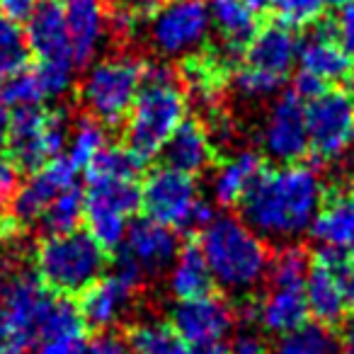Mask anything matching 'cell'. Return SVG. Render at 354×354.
Returning a JSON list of instances; mask_svg holds the SVG:
<instances>
[{
    "label": "cell",
    "instance_id": "cell-1",
    "mask_svg": "<svg viewBox=\"0 0 354 354\" xmlns=\"http://www.w3.org/2000/svg\"><path fill=\"white\" fill-rule=\"evenodd\" d=\"M323 202L320 172L304 162H289L262 170L241 202V212L257 236L289 241L310 231Z\"/></svg>",
    "mask_w": 354,
    "mask_h": 354
},
{
    "label": "cell",
    "instance_id": "cell-2",
    "mask_svg": "<svg viewBox=\"0 0 354 354\" xmlns=\"http://www.w3.org/2000/svg\"><path fill=\"white\" fill-rule=\"evenodd\" d=\"M187 119V95L167 64H143V83L127 117V146L143 162L162 153Z\"/></svg>",
    "mask_w": 354,
    "mask_h": 354
},
{
    "label": "cell",
    "instance_id": "cell-3",
    "mask_svg": "<svg viewBox=\"0 0 354 354\" xmlns=\"http://www.w3.org/2000/svg\"><path fill=\"white\" fill-rule=\"evenodd\" d=\"M199 248L204 252L214 284L233 294L255 289L270 270V250L262 236H257L243 218L214 216L199 231Z\"/></svg>",
    "mask_w": 354,
    "mask_h": 354
},
{
    "label": "cell",
    "instance_id": "cell-4",
    "mask_svg": "<svg viewBox=\"0 0 354 354\" xmlns=\"http://www.w3.org/2000/svg\"><path fill=\"white\" fill-rule=\"evenodd\" d=\"M35 270L41 284L54 294H83L107 270V250L90 233L46 236L37 245Z\"/></svg>",
    "mask_w": 354,
    "mask_h": 354
},
{
    "label": "cell",
    "instance_id": "cell-5",
    "mask_svg": "<svg viewBox=\"0 0 354 354\" xmlns=\"http://www.w3.org/2000/svg\"><path fill=\"white\" fill-rule=\"evenodd\" d=\"M54 296L37 272L0 262V339L15 347H35Z\"/></svg>",
    "mask_w": 354,
    "mask_h": 354
},
{
    "label": "cell",
    "instance_id": "cell-6",
    "mask_svg": "<svg viewBox=\"0 0 354 354\" xmlns=\"http://www.w3.org/2000/svg\"><path fill=\"white\" fill-rule=\"evenodd\" d=\"M141 209L148 218L177 233L202 231L214 218L207 199L199 194L194 177L175 167H156L141 185Z\"/></svg>",
    "mask_w": 354,
    "mask_h": 354
},
{
    "label": "cell",
    "instance_id": "cell-7",
    "mask_svg": "<svg viewBox=\"0 0 354 354\" xmlns=\"http://www.w3.org/2000/svg\"><path fill=\"white\" fill-rule=\"evenodd\" d=\"M143 83V64L133 56H112L90 66L80 102L104 127H119L127 122L136 95Z\"/></svg>",
    "mask_w": 354,
    "mask_h": 354
},
{
    "label": "cell",
    "instance_id": "cell-8",
    "mask_svg": "<svg viewBox=\"0 0 354 354\" xmlns=\"http://www.w3.org/2000/svg\"><path fill=\"white\" fill-rule=\"evenodd\" d=\"M68 119L64 112L32 107L12 112L8 127V153L15 167L22 170H39L54 158L64 156L68 146Z\"/></svg>",
    "mask_w": 354,
    "mask_h": 354
},
{
    "label": "cell",
    "instance_id": "cell-9",
    "mask_svg": "<svg viewBox=\"0 0 354 354\" xmlns=\"http://www.w3.org/2000/svg\"><path fill=\"white\" fill-rule=\"evenodd\" d=\"M141 209V185L129 180H88L85 189V226L104 248L117 250L131 226V216Z\"/></svg>",
    "mask_w": 354,
    "mask_h": 354
},
{
    "label": "cell",
    "instance_id": "cell-10",
    "mask_svg": "<svg viewBox=\"0 0 354 354\" xmlns=\"http://www.w3.org/2000/svg\"><path fill=\"white\" fill-rule=\"evenodd\" d=\"M212 32L209 0H165L148 17V39L165 59L192 56Z\"/></svg>",
    "mask_w": 354,
    "mask_h": 354
},
{
    "label": "cell",
    "instance_id": "cell-11",
    "mask_svg": "<svg viewBox=\"0 0 354 354\" xmlns=\"http://www.w3.org/2000/svg\"><path fill=\"white\" fill-rule=\"evenodd\" d=\"M308 151L318 160L335 162L354 146V90L328 88L306 102Z\"/></svg>",
    "mask_w": 354,
    "mask_h": 354
},
{
    "label": "cell",
    "instance_id": "cell-12",
    "mask_svg": "<svg viewBox=\"0 0 354 354\" xmlns=\"http://www.w3.org/2000/svg\"><path fill=\"white\" fill-rule=\"evenodd\" d=\"M141 267L122 255L117 257L112 272L102 274L90 289L80 294V313L85 318V325L97 330H107L114 323H119L127 308L131 306L133 294H136L138 284H141Z\"/></svg>",
    "mask_w": 354,
    "mask_h": 354
},
{
    "label": "cell",
    "instance_id": "cell-13",
    "mask_svg": "<svg viewBox=\"0 0 354 354\" xmlns=\"http://www.w3.org/2000/svg\"><path fill=\"white\" fill-rule=\"evenodd\" d=\"M260 143L265 156L289 165L299 162L308 153V127H306V102L289 93H281L272 102L262 124Z\"/></svg>",
    "mask_w": 354,
    "mask_h": 354
},
{
    "label": "cell",
    "instance_id": "cell-14",
    "mask_svg": "<svg viewBox=\"0 0 354 354\" xmlns=\"http://www.w3.org/2000/svg\"><path fill=\"white\" fill-rule=\"evenodd\" d=\"M75 177H78V167L68 160L66 153L32 172L30 180L17 187L15 197L10 202L12 218L17 221V226H30V223L39 221L49 209V204L64 189L73 187Z\"/></svg>",
    "mask_w": 354,
    "mask_h": 354
},
{
    "label": "cell",
    "instance_id": "cell-15",
    "mask_svg": "<svg viewBox=\"0 0 354 354\" xmlns=\"http://www.w3.org/2000/svg\"><path fill=\"white\" fill-rule=\"evenodd\" d=\"M170 325L185 344L216 342L236 325V308L221 296H199V299L177 301L170 310Z\"/></svg>",
    "mask_w": 354,
    "mask_h": 354
},
{
    "label": "cell",
    "instance_id": "cell-16",
    "mask_svg": "<svg viewBox=\"0 0 354 354\" xmlns=\"http://www.w3.org/2000/svg\"><path fill=\"white\" fill-rule=\"evenodd\" d=\"M122 248L124 255L131 257L143 274H156L172 265L180 250V233L146 216L129 226Z\"/></svg>",
    "mask_w": 354,
    "mask_h": 354
},
{
    "label": "cell",
    "instance_id": "cell-17",
    "mask_svg": "<svg viewBox=\"0 0 354 354\" xmlns=\"http://www.w3.org/2000/svg\"><path fill=\"white\" fill-rule=\"evenodd\" d=\"M61 8H64L75 66L93 64L109 32L107 3L104 0H64Z\"/></svg>",
    "mask_w": 354,
    "mask_h": 354
},
{
    "label": "cell",
    "instance_id": "cell-18",
    "mask_svg": "<svg viewBox=\"0 0 354 354\" xmlns=\"http://www.w3.org/2000/svg\"><path fill=\"white\" fill-rule=\"evenodd\" d=\"M299 46L301 39L296 32L284 22H272L257 30L252 41L245 49V66L257 68L267 75L284 80L289 78L291 68L299 61Z\"/></svg>",
    "mask_w": 354,
    "mask_h": 354
},
{
    "label": "cell",
    "instance_id": "cell-19",
    "mask_svg": "<svg viewBox=\"0 0 354 354\" xmlns=\"http://www.w3.org/2000/svg\"><path fill=\"white\" fill-rule=\"evenodd\" d=\"M25 39L30 54L37 56L39 64H73L68 30H66L64 8L56 3H44L37 8L35 15L27 20Z\"/></svg>",
    "mask_w": 354,
    "mask_h": 354
},
{
    "label": "cell",
    "instance_id": "cell-20",
    "mask_svg": "<svg viewBox=\"0 0 354 354\" xmlns=\"http://www.w3.org/2000/svg\"><path fill=\"white\" fill-rule=\"evenodd\" d=\"M209 15H212V30H216L221 41L218 54L228 64H233L245 54L248 44L260 30L257 12L245 0H209Z\"/></svg>",
    "mask_w": 354,
    "mask_h": 354
},
{
    "label": "cell",
    "instance_id": "cell-21",
    "mask_svg": "<svg viewBox=\"0 0 354 354\" xmlns=\"http://www.w3.org/2000/svg\"><path fill=\"white\" fill-rule=\"evenodd\" d=\"M299 66H301L299 71L315 75L325 85L349 78V73H352V59L339 46V41L335 39V32L330 22H325L323 27L318 25L301 41Z\"/></svg>",
    "mask_w": 354,
    "mask_h": 354
},
{
    "label": "cell",
    "instance_id": "cell-22",
    "mask_svg": "<svg viewBox=\"0 0 354 354\" xmlns=\"http://www.w3.org/2000/svg\"><path fill=\"white\" fill-rule=\"evenodd\" d=\"M265 170V160L255 151H238L218 165L212 180V194L218 207H238Z\"/></svg>",
    "mask_w": 354,
    "mask_h": 354
},
{
    "label": "cell",
    "instance_id": "cell-23",
    "mask_svg": "<svg viewBox=\"0 0 354 354\" xmlns=\"http://www.w3.org/2000/svg\"><path fill=\"white\" fill-rule=\"evenodd\" d=\"M162 153H165L167 167H175V170L187 172L192 177L209 170V165L216 158V151H214L212 141H209L207 129L199 122H192V119H185L177 127V131L165 143Z\"/></svg>",
    "mask_w": 354,
    "mask_h": 354
},
{
    "label": "cell",
    "instance_id": "cell-24",
    "mask_svg": "<svg viewBox=\"0 0 354 354\" xmlns=\"http://www.w3.org/2000/svg\"><path fill=\"white\" fill-rule=\"evenodd\" d=\"M308 304L304 286H272V291L257 304V323L265 333L289 335L308 323Z\"/></svg>",
    "mask_w": 354,
    "mask_h": 354
},
{
    "label": "cell",
    "instance_id": "cell-25",
    "mask_svg": "<svg viewBox=\"0 0 354 354\" xmlns=\"http://www.w3.org/2000/svg\"><path fill=\"white\" fill-rule=\"evenodd\" d=\"M310 236L320 248H337L347 250L354 245V192H339L333 194L328 202H323Z\"/></svg>",
    "mask_w": 354,
    "mask_h": 354
},
{
    "label": "cell",
    "instance_id": "cell-26",
    "mask_svg": "<svg viewBox=\"0 0 354 354\" xmlns=\"http://www.w3.org/2000/svg\"><path fill=\"white\" fill-rule=\"evenodd\" d=\"M170 291L177 301L199 299V296L212 294L214 277L209 270L204 252L199 245H180L175 260L170 265V277H167Z\"/></svg>",
    "mask_w": 354,
    "mask_h": 354
},
{
    "label": "cell",
    "instance_id": "cell-27",
    "mask_svg": "<svg viewBox=\"0 0 354 354\" xmlns=\"http://www.w3.org/2000/svg\"><path fill=\"white\" fill-rule=\"evenodd\" d=\"M304 294H306V304H308V313L320 325L333 328V325H337L344 318V313H349L333 274L315 260L310 262V272L304 284Z\"/></svg>",
    "mask_w": 354,
    "mask_h": 354
},
{
    "label": "cell",
    "instance_id": "cell-28",
    "mask_svg": "<svg viewBox=\"0 0 354 354\" xmlns=\"http://www.w3.org/2000/svg\"><path fill=\"white\" fill-rule=\"evenodd\" d=\"M127 344L131 354H187V344L172 330L170 323L141 320L127 333Z\"/></svg>",
    "mask_w": 354,
    "mask_h": 354
},
{
    "label": "cell",
    "instance_id": "cell-29",
    "mask_svg": "<svg viewBox=\"0 0 354 354\" xmlns=\"http://www.w3.org/2000/svg\"><path fill=\"white\" fill-rule=\"evenodd\" d=\"M270 354H342L339 337L320 323H306L277 339Z\"/></svg>",
    "mask_w": 354,
    "mask_h": 354
},
{
    "label": "cell",
    "instance_id": "cell-30",
    "mask_svg": "<svg viewBox=\"0 0 354 354\" xmlns=\"http://www.w3.org/2000/svg\"><path fill=\"white\" fill-rule=\"evenodd\" d=\"M146 162L129 146H107L88 167L85 180H129L136 183Z\"/></svg>",
    "mask_w": 354,
    "mask_h": 354
},
{
    "label": "cell",
    "instance_id": "cell-31",
    "mask_svg": "<svg viewBox=\"0 0 354 354\" xmlns=\"http://www.w3.org/2000/svg\"><path fill=\"white\" fill-rule=\"evenodd\" d=\"M83 216H85V192L78 185H73V187L64 189L49 204V209L39 218V223L49 236H61V233L78 231Z\"/></svg>",
    "mask_w": 354,
    "mask_h": 354
},
{
    "label": "cell",
    "instance_id": "cell-32",
    "mask_svg": "<svg viewBox=\"0 0 354 354\" xmlns=\"http://www.w3.org/2000/svg\"><path fill=\"white\" fill-rule=\"evenodd\" d=\"M107 146L109 143H107L104 124H100L95 117H80L68 136V146H66L68 151H66V156H68V160L78 170H85Z\"/></svg>",
    "mask_w": 354,
    "mask_h": 354
},
{
    "label": "cell",
    "instance_id": "cell-33",
    "mask_svg": "<svg viewBox=\"0 0 354 354\" xmlns=\"http://www.w3.org/2000/svg\"><path fill=\"white\" fill-rule=\"evenodd\" d=\"M30 46L17 22L0 12V83L27 68Z\"/></svg>",
    "mask_w": 354,
    "mask_h": 354
},
{
    "label": "cell",
    "instance_id": "cell-34",
    "mask_svg": "<svg viewBox=\"0 0 354 354\" xmlns=\"http://www.w3.org/2000/svg\"><path fill=\"white\" fill-rule=\"evenodd\" d=\"M310 272V257L301 245H286L270 260L272 286H304Z\"/></svg>",
    "mask_w": 354,
    "mask_h": 354
},
{
    "label": "cell",
    "instance_id": "cell-35",
    "mask_svg": "<svg viewBox=\"0 0 354 354\" xmlns=\"http://www.w3.org/2000/svg\"><path fill=\"white\" fill-rule=\"evenodd\" d=\"M0 97H3L10 112H20V109L39 107L46 100V95L35 71L25 68L12 78H8L6 83H0Z\"/></svg>",
    "mask_w": 354,
    "mask_h": 354
},
{
    "label": "cell",
    "instance_id": "cell-36",
    "mask_svg": "<svg viewBox=\"0 0 354 354\" xmlns=\"http://www.w3.org/2000/svg\"><path fill=\"white\" fill-rule=\"evenodd\" d=\"M315 262L333 274L335 284H337L339 294L344 299V306H347L349 313H354V265L347 252L337 250V248H320Z\"/></svg>",
    "mask_w": 354,
    "mask_h": 354
},
{
    "label": "cell",
    "instance_id": "cell-37",
    "mask_svg": "<svg viewBox=\"0 0 354 354\" xmlns=\"http://www.w3.org/2000/svg\"><path fill=\"white\" fill-rule=\"evenodd\" d=\"M233 88L238 90V95H243L245 100H265L277 95L281 88H284V80L274 78V75H267L257 68H250V66H238L233 71Z\"/></svg>",
    "mask_w": 354,
    "mask_h": 354
},
{
    "label": "cell",
    "instance_id": "cell-38",
    "mask_svg": "<svg viewBox=\"0 0 354 354\" xmlns=\"http://www.w3.org/2000/svg\"><path fill=\"white\" fill-rule=\"evenodd\" d=\"M277 15L289 27H308L323 17L325 8H330V0H274Z\"/></svg>",
    "mask_w": 354,
    "mask_h": 354
},
{
    "label": "cell",
    "instance_id": "cell-39",
    "mask_svg": "<svg viewBox=\"0 0 354 354\" xmlns=\"http://www.w3.org/2000/svg\"><path fill=\"white\" fill-rule=\"evenodd\" d=\"M73 64H39L35 68L46 97H61L73 85Z\"/></svg>",
    "mask_w": 354,
    "mask_h": 354
},
{
    "label": "cell",
    "instance_id": "cell-40",
    "mask_svg": "<svg viewBox=\"0 0 354 354\" xmlns=\"http://www.w3.org/2000/svg\"><path fill=\"white\" fill-rule=\"evenodd\" d=\"M88 337L83 333H68V335H54L44 337L35 344V354H88Z\"/></svg>",
    "mask_w": 354,
    "mask_h": 354
},
{
    "label": "cell",
    "instance_id": "cell-41",
    "mask_svg": "<svg viewBox=\"0 0 354 354\" xmlns=\"http://www.w3.org/2000/svg\"><path fill=\"white\" fill-rule=\"evenodd\" d=\"M330 25H333L335 39L354 61V0H344L335 8V20H330Z\"/></svg>",
    "mask_w": 354,
    "mask_h": 354
},
{
    "label": "cell",
    "instance_id": "cell-42",
    "mask_svg": "<svg viewBox=\"0 0 354 354\" xmlns=\"http://www.w3.org/2000/svg\"><path fill=\"white\" fill-rule=\"evenodd\" d=\"M231 354H270V347H267L265 337L260 333H255L252 328H245L233 337Z\"/></svg>",
    "mask_w": 354,
    "mask_h": 354
},
{
    "label": "cell",
    "instance_id": "cell-43",
    "mask_svg": "<svg viewBox=\"0 0 354 354\" xmlns=\"http://www.w3.org/2000/svg\"><path fill=\"white\" fill-rule=\"evenodd\" d=\"M39 6H44L41 0H0V12L20 25V22L30 20Z\"/></svg>",
    "mask_w": 354,
    "mask_h": 354
},
{
    "label": "cell",
    "instance_id": "cell-44",
    "mask_svg": "<svg viewBox=\"0 0 354 354\" xmlns=\"http://www.w3.org/2000/svg\"><path fill=\"white\" fill-rule=\"evenodd\" d=\"M328 90V85L323 83V80H318L315 75L306 73V71H296L294 75V88H291V93L299 95L304 102H310L313 97H318L320 93H325Z\"/></svg>",
    "mask_w": 354,
    "mask_h": 354
},
{
    "label": "cell",
    "instance_id": "cell-45",
    "mask_svg": "<svg viewBox=\"0 0 354 354\" xmlns=\"http://www.w3.org/2000/svg\"><path fill=\"white\" fill-rule=\"evenodd\" d=\"M17 167L12 160H3L0 158V209L6 207V204L12 202L17 192Z\"/></svg>",
    "mask_w": 354,
    "mask_h": 354
},
{
    "label": "cell",
    "instance_id": "cell-46",
    "mask_svg": "<svg viewBox=\"0 0 354 354\" xmlns=\"http://www.w3.org/2000/svg\"><path fill=\"white\" fill-rule=\"evenodd\" d=\"M88 354H131L127 339L114 333H102L90 342Z\"/></svg>",
    "mask_w": 354,
    "mask_h": 354
},
{
    "label": "cell",
    "instance_id": "cell-47",
    "mask_svg": "<svg viewBox=\"0 0 354 354\" xmlns=\"http://www.w3.org/2000/svg\"><path fill=\"white\" fill-rule=\"evenodd\" d=\"M187 354H231V344H228L226 339H216V342L187 344Z\"/></svg>",
    "mask_w": 354,
    "mask_h": 354
},
{
    "label": "cell",
    "instance_id": "cell-48",
    "mask_svg": "<svg viewBox=\"0 0 354 354\" xmlns=\"http://www.w3.org/2000/svg\"><path fill=\"white\" fill-rule=\"evenodd\" d=\"M339 344H342V354H354V313L344 323V330L339 335Z\"/></svg>",
    "mask_w": 354,
    "mask_h": 354
},
{
    "label": "cell",
    "instance_id": "cell-49",
    "mask_svg": "<svg viewBox=\"0 0 354 354\" xmlns=\"http://www.w3.org/2000/svg\"><path fill=\"white\" fill-rule=\"evenodd\" d=\"M245 3H248V6H250L255 12H265L267 8L274 6V0H245Z\"/></svg>",
    "mask_w": 354,
    "mask_h": 354
},
{
    "label": "cell",
    "instance_id": "cell-50",
    "mask_svg": "<svg viewBox=\"0 0 354 354\" xmlns=\"http://www.w3.org/2000/svg\"><path fill=\"white\" fill-rule=\"evenodd\" d=\"M0 354H25V349H22V347H15V344L3 342V339H0Z\"/></svg>",
    "mask_w": 354,
    "mask_h": 354
},
{
    "label": "cell",
    "instance_id": "cell-51",
    "mask_svg": "<svg viewBox=\"0 0 354 354\" xmlns=\"http://www.w3.org/2000/svg\"><path fill=\"white\" fill-rule=\"evenodd\" d=\"M6 146H8V131L6 129H0V153L6 151Z\"/></svg>",
    "mask_w": 354,
    "mask_h": 354
},
{
    "label": "cell",
    "instance_id": "cell-52",
    "mask_svg": "<svg viewBox=\"0 0 354 354\" xmlns=\"http://www.w3.org/2000/svg\"><path fill=\"white\" fill-rule=\"evenodd\" d=\"M347 255H349V260H352V265H354V245L347 248Z\"/></svg>",
    "mask_w": 354,
    "mask_h": 354
},
{
    "label": "cell",
    "instance_id": "cell-53",
    "mask_svg": "<svg viewBox=\"0 0 354 354\" xmlns=\"http://www.w3.org/2000/svg\"><path fill=\"white\" fill-rule=\"evenodd\" d=\"M41 3H54V0H41Z\"/></svg>",
    "mask_w": 354,
    "mask_h": 354
},
{
    "label": "cell",
    "instance_id": "cell-54",
    "mask_svg": "<svg viewBox=\"0 0 354 354\" xmlns=\"http://www.w3.org/2000/svg\"><path fill=\"white\" fill-rule=\"evenodd\" d=\"M352 185H354V175H352Z\"/></svg>",
    "mask_w": 354,
    "mask_h": 354
}]
</instances>
